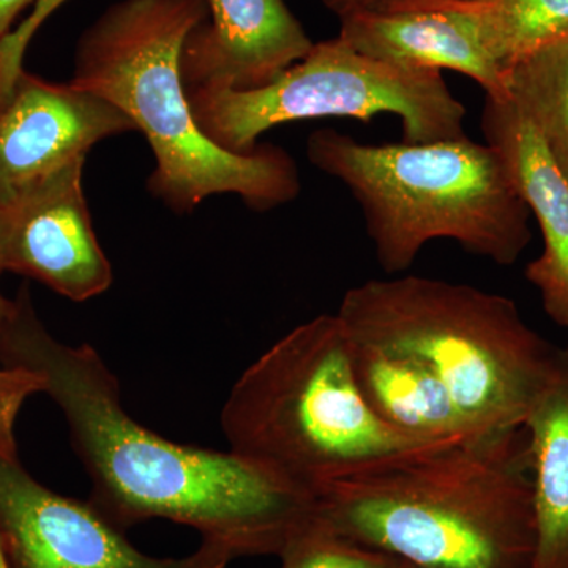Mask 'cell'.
I'll return each mask as SVG.
<instances>
[{
	"instance_id": "obj_21",
	"label": "cell",
	"mask_w": 568,
	"mask_h": 568,
	"mask_svg": "<svg viewBox=\"0 0 568 568\" xmlns=\"http://www.w3.org/2000/svg\"><path fill=\"white\" fill-rule=\"evenodd\" d=\"M32 3L36 6L37 0H0V41L13 31V22L20 17L21 11Z\"/></svg>"
},
{
	"instance_id": "obj_8",
	"label": "cell",
	"mask_w": 568,
	"mask_h": 568,
	"mask_svg": "<svg viewBox=\"0 0 568 568\" xmlns=\"http://www.w3.org/2000/svg\"><path fill=\"white\" fill-rule=\"evenodd\" d=\"M0 544L10 568H226L233 560L207 544L183 558L144 555L92 503L58 495L2 455Z\"/></svg>"
},
{
	"instance_id": "obj_20",
	"label": "cell",
	"mask_w": 568,
	"mask_h": 568,
	"mask_svg": "<svg viewBox=\"0 0 568 568\" xmlns=\"http://www.w3.org/2000/svg\"><path fill=\"white\" fill-rule=\"evenodd\" d=\"M67 0H37L32 13L0 41V108L10 99L14 82L22 73V61L32 37Z\"/></svg>"
},
{
	"instance_id": "obj_18",
	"label": "cell",
	"mask_w": 568,
	"mask_h": 568,
	"mask_svg": "<svg viewBox=\"0 0 568 568\" xmlns=\"http://www.w3.org/2000/svg\"><path fill=\"white\" fill-rule=\"evenodd\" d=\"M280 568H398L402 560L339 536L316 517L278 555Z\"/></svg>"
},
{
	"instance_id": "obj_9",
	"label": "cell",
	"mask_w": 568,
	"mask_h": 568,
	"mask_svg": "<svg viewBox=\"0 0 568 568\" xmlns=\"http://www.w3.org/2000/svg\"><path fill=\"white\" fill-rule=\"evenodd\" d=\"M84 163L74 160L0 204V268L74 302L103 294L114 280L82 192Z\"/></svg>"
},
{
	"instance_id": "obj_4",
	"label": "cell",
	"mask_w": 568,
	"mask_h": 568,
	"mask_svg": "<svg viewBox=\"0 0 568 568\" xmlns=\"http://www.w3.org/2000/svg\"><path fill=\"white\" fill-rule=\"evenodd\" d=\"M355 343L413 358L484 429L517 428L567 372V349L537 334L504 295L407 275L351 287L338 313Z\"/></svg>"
},
{
	"instance_id": "obj_2",
	"label": "cell",
	"mask_w": 568,
	"mask_h": 568,
	"mask_svg": "<svg viewBox=\"0 0 568 568\" xmlns=\"http://www.w3.org/2000/svg\"><path fill=\"white\" fill-rule=\"evenodd\" d=\"M317 517L416 568H532V454L526 425L476 433L328 481Z\"/></svg>"
},
{
	"instance_id": "obj_15",
	"label": "cell",
	"mask_w": 568,
	"mask_h": 568,
	"mask_svg": "<svg viewBox=\"0 0 568 568\" xmlns=\"http://www.w3.org/2000/svg\"><path fill=\"white\" fill-rule=\"evenodd\" d=\"M525 425L536 514L532 568H568V366L538 399Z\"/></svg>"
},
{
	"instance_id": "obj_22",
	"label": "cell",
	"mask_w": 568,
	"mask_h": 568,
	"mask_svg": "<svg viewBox=\"0 0 568 568\" xmlns=\"http://www.w3.org/2000/svg\"><path fill=\"white\" fill-rule=\"evenodd\" d=\"M381 0H324L325 6L339 18L354 13V11L372 9Z\"/></svg>"
},
{
	"instance_id": "obj_10",
	"label": "cell",
	"mask_w": 568,
	"mask_h": 568,
	"mask_svg": "<svg viewBox=\"0 0 568 568\" xmlns=\"http://www.w3.org/2000/svg\"><path fill=\"white\" fill-rule=\"evenodd\" d=\"M133 130L132 119L102 97L22 70L0 108V204L85 159L97 142Z\"/></svg>"
},
{
	"instance_id": "obj_12",
	"label": "cell",
	"mask_w": 568,
	"mask_h": 568,
	"mask_svg": "<svg viewBox=\"0 0 568 568\" xmlns=\"http://www.w3.org/2000/svg\"><path fill=\"white\" fill-rule=\"evenodd\" d=\"M481 132L503 156L515 189L540 227L544 250L526 267V278L537 287L551 321L568 328V181L510 99L487 97Z\"/></svg>"
},
{
	"instance_id": "obj_24",
	"label": "cell",
	"mask_w": 568,
	"mask_h": 568,
	"mask_svg": "<svg viewBox=\"0 0 568 568\" xmlns=\"http://www.w3.org/2000/svg\"><path fill=\"white\" fill-rule=\"evenodd\" d=\"M0 568H10L9 560H7L6 551H3L2 544H0Z\"/></svg>"
},
{
	"instance_id": "obj_1",
	"label": "cell",
	"mask_w": 568,
	"mask_h": 568,
	"mask_svg": "<svg viewBox=\"0 0 568 568\" xmlns=\"http://www.w3.org/2000/svg\"><path fill=\"white\" fill-rule=\"evenodd\" d=\"M0 362L43 379L69 424L92 480V504L115 526L170 519L231 559L278 556L317 517L316 493L233 452L173 443L138 424L121 387L89 345L55 339L33 308L28 284L0 331Z\"/></svg>"
},
{
	"instance_id": "obj_25",
	"label": "cell",
	"mask_w": 568,
	"mask_h": 568,
	"mask_svg": "<svg viewBox=\"0 0 568 568\" xmlns=\"http://www.w3.org/2000/svg\"><path fill=\"white\" fill-rule=\"evenodd\" d=\"M398 568H416V567L410 566V564L403 562V560H402V562H399Z\"/></svg>"
},
{
	"instance_id": "obj_14",
	"label": "cell",
	"mask_w": 568,
	"mask_h": 568,
	"mask_svg": "<svg viewBox=\"0 0 568 568\" xmlns=\"http://www.w3.org/2000/svg\"><path fill=\"white\" fill-rule=\"evenodd\" d=\"M351 342L358 390L373 414L395 432L426 440L462 439L484 432L426 366Z\"/></svg>"
},
{
	"instance_id": "obj_7",
	"label": "cell",
	"mask_w": 568,
	"mask_h": 568,
	"mask_svg": "<svg viewBox=\"0 0 568 568\" xmlns=\"http://www.w3.org/2000/svg\"><path fill=\"white\" fill-rule=\"evenodd\" d=\"M186 95L204 136L234 153L252 152L261 134L305 119L369 123L376 115L395 114L406 144L467 136L465 104L440 71L369 58L339 37L313 44L302 61L264 88H196L186 89Z\"/></svg>"
},
{
	"instance_id": "obj_16",
	"label": "cell",
	"mask_w": 568,
	"mask_h": 568,
	"mask_svg": "<svg viewBox=\"0 0 568 568\" xmlns=\"http://www.w3.org/2000/svg\"><path fill=\"white\" fill-rule=\"evenodd\" d=\"M458 14L504 74L540 48L568 40V0H428Z\"/></svg>"
},
{
	"instance_id": "obj_23",
	"label": "cell",
	"mask_w": 568,
	"mask_h": 568,
	"mask_svg": "<svg viewBox=\"0 0 568 568\" xmlns=\"http://www.w3.org/2000/svg\"><path fill=\"white\" fill-rule=\"evenodd\" d=\"M2 268H0V275H2ZM13 313V301H9L6 295L0 291V331H2L3 325H6L7 321Z\"/></svg>"
},
{
	"instance_id": "obj_11",
	"label": "cell",
	"mask_w": 568,
	"mask_h": 568,
	"mask_svg": "<svg viewBox=\"0 0 568 568\" xmlns=\"http://www.w3.org/2000/svg\"><path fill=\"white\" fill-rule=\"evenodd\" d=\"M207 7L211 21L183 44L185 89L264 88L315 44L283 0H207Z\"/></svg>"
},
{
	"instance_id": "obj_6",
	"label": "cell",
	"mask_w": 568,
	"mask_h": 568,
	"mask_svg": "<svg viewBox=\"0 0 568 568\" xmlns=\"http://www.w3.org/2000/svg\"><path fill=\"white\" fill-rule=\"evenodd\" d=\"M222 428L233 454L313 493L448 443L403 435L373 414L336 315L298 325L253 362L231 388Z\"/></svg>"
},
{
	"instance_id": "obj_3",
	"label": "cell",
	"mask_w": 568,
	"mask_h": 568,
	"mask_svg": "<svg viewBox=\"0 0 568 568\" xmlns=\"http://www.w3.org/2000/svg\"><path fill=\"white\" fill-rule=\"evenodd\" d=\"M207 17V0H122L81 37L70 82L118 106L145 134L156 160L149 190L174 212L222 193L257 212L293 203L302 185L290 153L274 144L224 151L194 121L181 58Z\"/></svg>"
},
{
	"instance_id": "obj_19",
	"label": "cell",
	"mask_w": 568,
	"mask_h": 568,
	"mask_svg": "<svg viewBox=\"0 0 568 568\" xmlns=\"http://www.w3.org/2000/svg\"><path fill=\"white\" fill-rule=\"evenodd\" d=\"M44 383L37 373L14 366H0V455L17 457L14 425L18 414L32 395L43 394Z\"/></svg>"
},
{
	"instance_id": "obj_5",
	"label": "cell",
	"mask_w": 568,
	"mask_h": 568,
	"mask_svg": "<svg viewBox=\"0 0 568 568\" xmlns=\"http://www.w3.org/2000/svg\"><path fill=\"white\" fill-rule=\"evenodd\" d=\"M310 163L349 190L386 274H402L436 239L511 265L528 248L530 212L495 148L469 138L362 144L334 129L306 144Z\"/></svg>"
},
{
	"instance_id": "obj_13",
	"label": "cell",
	"mask_w": 568,
	"mask_h": 568,
	"mask_svg": "<svg viewBox=\"0 0 568 568\" xmlns=\"http://www.w3.org/2000/svg\"><path fill=\"white\" fill-rule=\"evenodd\" d=\"M339 20V39L362 54L410 69L458 71L489 99H508L503 69L450 10L428 0H381Z\"/></svg>"
},
{
	"instance_id": "obj_17",
	"label": "cell",
	"mask_w": 568,
	"mask_h": 568,
	"mask_svg": "<svg viewBox=\"0 0 568 568\" xmlns=\"http://www.w3.org/2000/svg\"><path fill=\"white\" fill-rule=\"evenodd\" d=\"M508 99L529 119L568 181V40L556 41L506 71Z\"/></svg>"
}]
</instances>
